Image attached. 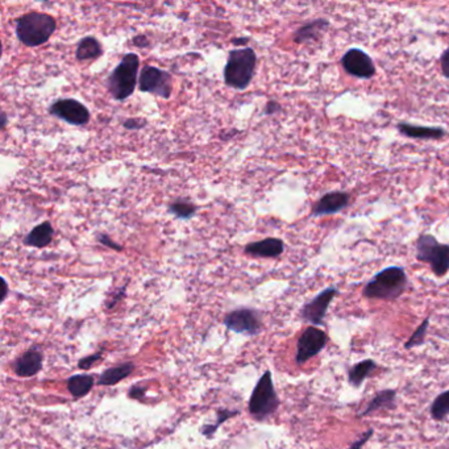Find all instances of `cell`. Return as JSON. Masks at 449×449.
Listing matches in <instances>:
<instances>
[{"mask_svg": "<svg viewBox=\"0 0 449 449\" xmlns=\"http://www.w3.org/2000/svg\"><path fill=\"white\" fill-rule=\"evenodd\" d=\"M408 285L405 269L401 266H389L375 274L365 285L362 296L368 299L395 301L402 296Z\"/></svg>", "mask_w": 449, "mask_h": 449, "instance_id": "1", "label": "cell"}, {"mask_svg": "<svg viewBox=\"0 0 449 449\" xmlns=\"http://www.w3.org/2000/svg\"><path fill=\"white\" fill-rule=\"evenodd\" d=\"M55 18L44 12L31 11L16 22V36L25 46L37 48L44 45L55 32Z\"/></svg>", "mask_w": 449, "mask_h": 449, "instance_id": "2", "label": "cell"}, {"mask_svg": "<svg viewBox=\"0 0 449 449\" xmlns=\"http://www.w3.org/2000/svg\"><path fill=\"white\" fill-rule=\"evenodd\" d=\"M257 66V55L252 48L233 49L224 66V82L228 88L245 90L251 85Z\"/></svg>", "mask_w": 449, "mask_h": 449, "instance_id": "3", "label": "cell"}, {"mask_svg": "<svg viewBox=\"0 0 449 449\" xmlns=\"http://www.w3.org/2000/svg\"><path fill=\"white\" fill-rule=\"evenodd\" d=\"M140 66V58L134 53L124 55L120 64L111 71L110 77L107 78V88L112 98L115 100H125L130 98L137 83V73Z\"/></svg>", "mask_w": 449, "mask_h": 449, "instance_id": "4", "label": "cell"}, {"mask_svg": "<svg viewBox=\"0 0 449 449\" xmlns=\"http://www.w3.org/2000/svg\"><path fill=\"white\" fill-rule=\"evenodd\" d=\"M279 407V398L274 389L272 372L266 371L253 389L249 399V413L257 420L272 417Z\"/></svg>", "mask_w": 449, "mask_h": 449, "instance_id": "5", "label": "cell"}, {"mask_svg": "<svg viewBox=\"0 0 449 449\" xmlns=\"http://www.w3.org/2000/svg\"><path fill=\"white\" fill-rule=\"evenodd\" d=\"M417 260L431 266L436 277H444L449 270V245L441 244L429 233H423L417 240Z\"/></svg>", "mask_w": 449, "mask_h": 449, "instance_id": "6", "label": "cell"}, {"mask_svg": "<svg viewBox=\"0 0 449 449\" xmlns=\"http://www.w3.org/2000/svg\"><path fill=\"white\" fill-rule=\"evenodd\" d=\"M139 90L156 97L169 99L173 92V78L170 73L154 66H144L139 77Z\"/></svg>", "mask_w": 449, "mask_h": 449, "instance_id": "7", "label": "cell"}, {"mask_svg": "<svg viewBox=\"0 0 449 449\" xmlns=\"http://www.w3.org/2000/svg\"><path fill=\"white\" fill-rule=\"evenodd\" d=\"M49 113L70 125L83 127L90 121L88 107L76 99H58L49 106Z\"/></svg>", "mask_w": 449, "mask_h": 449, "instance_id": "8", "label": "cell"}, {"mask_svg": "<svg viewBox=\"0 0 449 449\" xmlns=\"http://www.w3.org/2000/svg\"><path fill=\"white\" fill-rule=\"evenodd\" d=\"M327 341V333L318 327L311 326L305 329L296 344V364L303 365L308 360L318 356L319 353L326 348Z\"/></svg>", "mask_w": 449, "mask_h": 449, "instance_id": "9", "label": "cell"}, {"mask_svg": "<svg viewBox=\"0 0 449 449\" xmlns=\"http://www.w3.org/2000/svg\"><path fill=\"white\" fill-rule=\"evenodd\" d=\"M339 294L338 287L329 286L318 296L312 298L310 302H307L305 306L301 310V318L303 319L307 323L315 326H322L324 324V319L327 315L329 307L335 296Z\"/></svg>", "mask_w": 449, "mask_h": 449, "instance_id": "10", "label": "cell"}, {"mask_svg": "<svg viewBox=\"0 0 449 449\" xmlns=\"http://www.w3.org/2000/svg\"><path fill=\"white\" fill-rule=\"evenodd\" d=\"M224 326L236 333L249 336L257 335L263 329L260 314L252 308H237L230 311L224 317Z\"/></svg>", "mask_w": 449, "mask_h": 449, "instance_id": "11", "label": "cell"}, {"mask_svg": "<svg viewBox=\"0 0 449 449\" xmlns=\"http://www.w3.org/2000/svg\"><path fill=\"white\" fill-rule=\"evenodd\" d=\"M343 69L352 76L359 79H372L375 76V65L372 57L359 48H352L345 52L340 60Z\"/></svg>", "mask_w": 449, "mask_h": 449, "instance_id": "12", "label": "cell"}, {"mask_svg": "<svg viewBox=\"0 0 449 449\" xmlns=\"http://www.w3.org/2000/svg\"><path fill=\"white\" fill-rule=\"evenodd\" d=\"M351 203V195L345 191H331L319 198L318 202L311 209L312 218H320L327 215L339 214L347 209Z\"/></svg>", "mask_w": 449, "mask_h": 449, "instance_id": "13", "label": "cell"}, {"mask_svg": "<svg viewBox=\"0 0 449 449\" xmlns=\"http://www.w3.org/2000/svg\"><path fill=\"white\" fill-rule=\"evenodd\" d=\"M245 253L257 258H275L285 251V244L281 239L268 237L263 240L251 242L245 247Z\"/></svg>", "mask_w": 449, "mask_h": 449, "instance_id": "14", "label": "cell"}, {"mask_svg": "<svg viewBox=\"0 0 449 449\" xmlns=\"http://www.w3.org/2000/svg\"><path fill=\"white\" fill-rule=\"evenodd\" d=\"M43 353L37 348H31L24 352L13 364V371L19 377H33L43 368Z\"/></svg>", "mask_w": 449, "mask_h": 449, "instance_id": "15", "label": "cell"}, {"mask_svg": "<svg viewBox=\"0 0 449 449\" xmlns=\"http://www.w3.org/2000/svg\"><path fill=\"white\" fill-rule=\"evenodd\" d=\"M396 130L406 137L415 140H438L447 134V132L440 127H424L410 123H399Z\"/></svg>", "mask_w": 449, "mask_h": 449, "instance_id": "16", "label": "cell"}, {"mask_svg": "<svg viewBox=\"0 0 449 449\" xmlns=\"http://www.w3.org/2000/svg\"><path fill=\"white\" fill-rule=\"evenodd\" d=\"M55 237L53 226L49 221H44L36 226L24 239V244L32 248H45L48 247Z\"/></svg>", "mask_w": 449, "mask_h": 449, "instance_id": "17", "label": "cell"}, {"mask_svg": "<svg viewBox=\"0 0 449 449\" xmlns=\"http://www.w3.org/2000/svg\"><path fill=\"white\" fill-rule=\"evenodd\" d=\"M329 22L327 19H315L312 22H308L302 25L296 34L294 41L296 44H305L308 41H317L320 34L329 29Z\"/></svg>", "mask_w": 449, "mask_h": 449, "instance_id": "18", "label": "cell"}, {"mask_svg": "<svg viewBox=\"0 0 449 449\" xmlns=\"http://www.w3.org/2000/svg\"><path fill=\"white\" fill-rule=\"evenodd\" d=\"M396 402V392L393 389L381 390L374 395L372 401L366 405V408L360 414V417H368L380 410H393Z\"/></svg>", "mask_w": 449, "mask_h": 449, "instance_id": "19", "label": "cell"}, {"mask_svg": "<svg viewBox=\"0 0 449 449\" xmlns=\"http://www.w3.org/2000/svg\"><path fill=\"white\" fill-rule=\"evenodd\" d=\"M133 371H134L133 362H121L119 365L112 366L110 369L102 373L98 378V385L99 386H113L119 384L124 378L131 375Z\"/></svg>", "mask_w": 449, "mask_h": 449, "instance_id": "20", "label": "cell"}, {"mask_svg": "<svg viewBox=\"0 0 449 449\" xmlns=\"http://www.w3.org/2000/svg\"><path fill=\"white\" fill-rule=\"evenodd\" d=\"M102 55H103V48L99 43L98 39L95 37L88 36L78 43L77 50H76L78 61H94V60H98Z\"/></svg>", "mask_w": 449, "mask_h": 449, "instance_id": "21", "label": "cell"}, {"mask_svg": "<svg viewBox=\"0 0 449 449\" xmlns=\"http://www.w3.org/2000/svg\"><path fill=\"white\" fill-rule=\"evenodd\" d=\"M94 382L95 380L92 375L77 374L67 380V390L73 395V398L79 399L86 396L91 392V389L94 387Z\"/></svg>", "mask_w": 449, "mask_h": 449, "instance_id": "22", "label": "cell"}, {"mask_svg": "<svg viewBox=\"0 0 449 449\" xmlns=\"http://www.w3.org/2000/svg\"><path fill=\"white\" fill-rule=\"evenodd\" d=\"M377 368V364L373 360H364L353 365L348 372V381L353 387H360L364 381L372 374Z\"/></svg>", "mask_w": 449, "mask_h": 449, "instance_id": "23", "label": "cell"}, {"mask_svg": "<svg viewBox=\"0 0 449 449\" xmlns=\"http://www.w3.org/2000/svg\"><path fill=\"white\" fill-rule=\"evenodd\" d=\"M198 207L188 199H177L172 202L167 207V211L174 215L177 219H191L197 214Z\"/></svg>", "mask_w": 449, "mask_h": 449, "instance_id": "24", "label": "cell"}, {"mask_svg": "<svg viewBox=\"0 0 449 449\" xmlns=\"http://www.w3.org/2000/svg\"><path fill=\"white\" fill-rule=\"evenodd\" d=\"M431 415L435 420H444L449 417V390L435 398L431 405Z\"/></svg>", "mask_w": 449, "mask_h": 449, "instance_id": "25", "label": "cell"}, {"mask_svg": "<svg viewBox=\"0 0 449 449\" xmlns=\"http://www.w3.org/2000/svg\"><path fill=\"white\" fill-rule=\"evenodd\" d=\"M428 327H429V318H426L422 322V324L415 329V332L411 335V338L406 341V350H411V348L423 345L426 341Z\"/></svg>", "mask_w": 449, "mask_h": 449, "instance_id": "26", "label": "cell"}, {"mask_svg": "<svg viewBox=\"0 0 449 449\" xmlns=\"http://www.w3.org/2000/svg\"><path fill=\"white\" fill-rule=\"evenodd\" d=\"M235 415H239V411H230V410H220V411H218V419H216V423L215 424H207V426H205L203 427V429H202V434L205 435V436H209V438H211L215 432H216V429L226 422V420H228L230 417H235Z\"/></svg>", "mask_w": 449, "mask_h": 449, "instance_id": "27", "label": "cell"}, {"mask_svg": "<svg viewBox=\"0 0 449 449\" xmlns=\"http://www.w3.org/2000/svg\"><path fill=\"white\" fill-rule=\"evenodd\" d=\"M146 121L141 119V118H130L127 120L123 123L124 128L125 130H130V131H136V130H141L145 127Z\"/></svg>", "mask_w": 449, "mask_h": 449, "instance_id": "28", "label": "cell"}, {"mask_svg": "<svg viewBox=\"0 0 449 449\" xmlns=\"http://www.w3.org/2000/svg\"><path fill=\"white\" fill-rule=\"evenodd\" d=\"M102 359V352H98V353H94V354H90L88 357L79 360V368L81 369H90L95 362H98L99 360Z\"/></svg>", "mask_w": 449, "mask_h": 449, "instance_id": "29", "label": "cell"}, {"mask_svg": "<svg viewBox=\"0 0 449 449\" xmlns=\"http://www.w3.org/2000/svg\"><path fill=\"white\" fill-rule=\"evenodd\" d=\"M98 240L100 244H103V245L109 247V248L113 249V251H118V252H121V251H123V247L119 245V244H116L115 241L111 240L110 236H109V235H106V233H99Z\"/></svg>", "mask_w": 449, "mask_h": 449, "instance_id": "30", "label": "cell"}, {"mask_svg": "<svg viewBox=\"0 0 449 449\" xmlns=\"http://www.w3.org/2000/svg\"><path fill=\"white\" fill-rule=\"evenodd\" d=\"M440 66H441L443 76L449 79V46L448 49H445L443 55H440Z\"/></svg>", "mask_w": 449, "mask_h": 449, "instance_id": "31", "label": "cell"}, {"mask_svg": "<svg viewBox=\"0 0 449 449\" xmlns=\"http://www.w3.org/2000/svg\"><path fill=\"white\" fill-rule=\"evenodd\" d=\"M373 434H374V429H369L362 435L361 438L356 440L348 449H362V447L369 441V438H372Z\"/></svg>", "mask_w": 449, "mask_h": 449, "instance_id": "32", "label": "cell"}, {"mask_svg": "<svg viewBox=\"0 0 449 449\" xmlns=\"http://www.w3.org/2000/svg\"><path fill=\"white\" fill-rule=\"evenodd\" d=\"M145 392H146L145 387L139 386V385H134V386H132L131 389H130L128 395L131 396L132 399H141L144 395H145Z\"/></svg>", "mask_w": 449, "mask_h": 449, "instance_id": "33", "label": "cell"}, {"mask_svg": "<svg viewBox=\"0 0 449 449\" xmlns=\"http://www.w3.org/2000/svg\"><path fill=\"white\" fill-rule=\"evenodd\" d=\"M279 111H281V104L279 103H277L274 100H270V102L266 103V107H265V113L266 115H274V113H277Z\"/></svg>", "mask_w": 449, "mask_h": 449, "instance_id": "34", "label": "cell"}, {"mask_svg": "<svg viewBox=\"0 0 449 449\" xmlns=\"http://www.w3.org/2000/svg\"><path fill=\"white\" fill-rule=\"evenodd\" d=\"M133 45H136V46H139V48H146L148 46V39L145 37V36H143V34H139V36H136V37H133Z\"/></svg>", "mask_w": 449, "mask_h": 449, "instance_id": "35", "label": "cell"}, {"mask_svg": "<svg viewBox=\"0 0 449 449\" xmlns=\"http://www.w3.org/2000/svg\"><path fill=\"white\" fill-rule=\"evenodd\" d=\"M248 41H249V39H247V37H244V39H242V37H240V39H233V40H232V43L236 45L248 44Z\"/></svg>", "mask_w": 449, "mask_h": 449, "instance_id": "36", "label": "cell"}, {"mask_svg": "<svg viewBox=\"0 0 449 449\" xmlns=\"http://www.w3.org/2000/svg\"><path fill=\"white\" fill-rule=\"evenodd\" d=\"M3 296H1V302H4L6 301V298H7V296H8V285H7V282H6V279H3Z\"/></svg>", "mask_w": 449, "mask_h": 449, "instance_id": "37", "label": "cell"}, {"mask_svg": "<svg viewBox=\"0 0 449 449\" xmlns=\"http://www.w3.org/2000/svg\"><path fill=\"white\" fill-rule=\"evenodd\" d=\"M7 125V115L6 112H1V130H4Z\"/></svg>", "mask_w": 449, "mask_h": 449, "instance_id": "38", "label": "cell"}]
</instances>
